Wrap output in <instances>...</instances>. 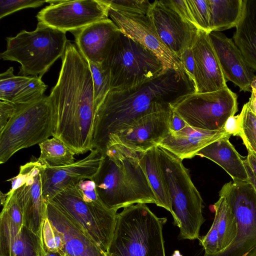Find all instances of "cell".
I'll return each instance as SVG.
<instances>
[{
    "instance_id": "6da1fadb",
    "label": "cell",
    "mask_w": 256,
    "mask_h": 256,
    "mask_svg": "<svg viewBox=\"0 0 256 256\" xmlns=\"http://www.w3.org/2000/svg\"><path fill=\"white\" fill-rule=\"evenodd\" d=\"M58 82L48 96L52 106V137L76 154L92 148L96 116L93 82L88 61L76 45L68 41L61 58Z\"/></svg>"
},
{
    "instance_id": "7a4b0ae2",
    "label": "cell",
    "mask_w": 256,
    "mask_h": 256,
    "mask_svg": "<svg viewBox=\"0 0 256 256\" xmlns=\"http://www.w3.org/2000/svg\"><path fill=\"white\" fill-rule=\"evenodd\" d=\"M195 87L185 72L174 69L140 84L110 90L96 116L92 148L105 151L109 141L143 115L166 108L190 94Z\"/></svg>"
},
{
    "instance_id": "3957f363",
    "label": "cell",
    "mask_w": 256,
    "mask_h": 256,
    "mask_svg": "<svg viewBox=\"0 0 256 256\" xmlns=\"http://www.w3.org/2000/svg\"><path fill=\"white\" fill-rule=\"evenodd\" d=\"M144 152L115 144L102 154L99 168L91 180L107 208L117 211L136 204H156L142 160Z\"/></svg>"
},
{
    "instance_id": "277c9868",
    "label": "cell",
    "mask_w": 256,
    "mask_h": 256,
    "mask_svg": "<svg viewBox=\"0 0 256 256\" xmlns=\"http://www.w3.org/2000/svg\"><path fill=\"white\" fill-rule=\"evenodd\" d=\"M166 220L144 204L124 208L117 214L108 256H166L162 228Z\"/></svg>"
},
{
    "instance_id": "5b68a950",
    "label": "cell",
    "mask_w": 256,
    "mask_h": 256,
    "mask_svg": "<svg viewBox=\"0 0 256 256\" xmlns=\"http://www.w3.org/2000/svg\"><path fill=\"white\" fill-rule=\"evenodd\" d=\"M157 150L171 198L174 224L180 229L178 239H198L201 226L205 221L200 193L182 160L160 146H157Z\"/></svg>"
},
{
    "instance_id": "8992f818",
    "label": "cell",
    "mask_w": 256,
    "mask_h": 256,
    "mask_svg": "<svg viewBox=\"0 0 256 256\" xmlns=\"http://www.w3.org/2000/svg\"><path fill=\"white\" fill-rule=\"evenodd\" d=\"M6 49L0 56L4 60L20 64L18 74L42 78L64 53L68 42L66 32L38 22L30 32L20 31L7 37Z\"/></svg>"
},
{
    "instance_id": "52a82bcc",
    "label": "cell",
    "mask_w": 256,
    "mask_h": 256,
    "mask_svg": "<svg viewBox=\"0 0 256 256\" xmlns=\"http://www.w3.org/2000/svg\"><path fill=\"white\" fill-rule=\"evenodd\" d=\"M54 127L53 109L48 96L18 105L0 131V164L6 162L18 150L52 136Z\"/></svg>"
},
{
    "instance_id": "ba28073f",
    "label": "cell",
    "mask_w": 256,
    "mask_h": 256,
    "mask_svg": "<svg viewBox=\"0 0 256 256\" xmlns=\"http://www.w3.org/2000/svg\"><path fill=\"white\" fill-rule=\"evenodd\" d=\"M101 65L110 74V90L140 84L164 71L154 53L121 32Z\"/></svg>"
},
{
    "instance_id": "9c48e42d",
    "label": "cell",
    "mask_w": 256,
    "mask_h": 256,
    "mask_svg": "<svg viewBox=\"0 0 256 256\" xmlns=\"http://www.w3.org/2000/svg\"><path fill=\"white\" fill-rule=\"evenodd\" d=\"M70 184L50 201L68 214L107 253L114 234L117 211L86 202L77 184Z\"/></svg>"
},
{
    "instance_id": "30bf717a",
    "label": "cell",
    "mask_w": 256,
    "mask_h": 256,
    "mask_svg": "<svg viewBox=\"0 0 256 256\" xmlns=\"http://www.w3.org/2000/svg\"><path fill=\"white\" fill-rule=\"evenodd\" d=\"M190 126L208 130L223 129L238 111L236 94L226 86L218 91L188 94L170 104Z\"/></svg>"
},
{
    "instance_id": "8fae6325",
    "label": "cell",
    "mask_w": 256,
    "mask_h": 256,
    "mask_svg": "<svg viewBox=\"0 0 256 256\" xmlns=\"http://www.w3.org/2000/svg\"><path fill=\"white\" fill-rule=\"evenodd\" d=\"M41 238L43 250L64 256H108L72 218L51 202H46Z\"/></svg>"
},
{
    "instance_id": "7c38bea8",
    "label": "cell",
    "mask_w": 256,
    "mask_h": 256,
    "mask_svg": "<svg viewBox=\"0 0 256 256\" xmlns=\"http://www.w3.org/2000/svg\"><path fill=\"white\" fill-rule=\"evenodd\" d=\"M238 226L237 237L224 251L211 256H245L256 246V193L248 182L233 180L222 188Z\"/></svg>"
},
{
    "instance_id": "4fadbf2b",
    "label": "cell",
    "mask_w": 256,
    "mask_h": 256,
    "mask_svg": "<svg viewBox=\"0 0 256 256\" xmlns=\"http://www.w3.org/2000/svg\"><path fill=\"white\" fill-rule=\"evenodd\" d=\"M42 168L43 164L32 156L29 162L20 166L17 176L6 180L11 183L7 193L14 195L22 215L24 225L40 238L46 210L42 193Z\"/></svg>"
},
{
    "instance_id": "5bb4252c",
    "label": "cell",
    "mask_w": 256,
    "mask_h": 256,
    "mask_svg": "<svg viewBox=\"0 0 256 256\" xmlns=\"http://www.w3.org/2000/svg\"><path fill=\"white\" fill-rule=\"evenodd\" d=\"M46 1L50 5L38 12V22L66 32L78 30L109 16V6L104 0Z\"/></svg>"
},
{
    "instance_id": "9a60e30c",
    "label": "cell",
    "mask_w": 256,
    "mask_h": 256,
    "mask_svg": "<svg viewBox=\"0 0 256 256\" xmlns=\"http://www.w3.org/2000/svg\"><path fill=\"white\" fill-rule=\"evenodd\" d=\"M108 16L122 33L154 53L161 62L164 70L174 69L185 72L180 59L160 40L148 14L120 11L109 7Z\"/></svg>"
},
{
    "instance_id": "2e32d148",
    "label": "cell",
    "mask_w": 256,
    "mask_h": 256,
    "mask_svg": "<svg viewBox=\"0 0 256 256\" xmlns=\"http://www.w3.org/2000/svg\"><path fill=\"white\" fill-rule=\"evenodd\" d=\"M147 14L160 40L178 58L186 49L192 48L198 29L185 22L164 0L152 3Z\"/></svg>"
},
{
    "instance_id": "e0dca14e",
    "label": "cell",
    "mask_w": 256,
    "mask_h": 256,
    "mask_svg": "<svg viewBox=\"0 0 256 256\" xmlns=\"http://www.w3.org/2000/svg\"><path fill=\"white\" fill-rule=\"evenodd\" d=\"M172 113L170 106L143 115L127 129L112 138L106 149L115 144L141 152L158 146L170 132Z\"/></svg>"
},
{
    "instance_id": "ac0fdd59",
    "label": "cell",
    "mask_w": 256,
    "mask_h": 256,
    "mask_svg": "<svg viewBox=\"0 0 256 256\" xmlns=\"http://www.w3.org/2000/svg\"><path fill=\"white\" fill-rule=\"evenodd\" d=\"M102 158L98 150L92 149L86 156L70 164L52 167L40 162L43 164L42 193L46 202L51 201L70 184L82 180H92Z\"/></svg>"
},
{
    "instance_id": "d6986e66",
    "label": "cell",
    "mask_w": 256,
    "mask_h": 256,
    "mask_svg": "<svg viewBox=\"0 0 256 256\" xmlns=\"http://www.w3.org/2000/svg\"><path fill=\"white\" fill-rule=\"evenodd\" d=\"M192 49L195 62V93L214 92L228 86L209 34L198 30Z\"/></svg>"
},
{
    "instance_id": "ffe728a7",
    "label": "cell",
    "mask_w": 256,
    "mask_h": 256,
    "mask_svg": "<svg viewBox=\"0 0 256 256\" xmlns=\"http://www.w3.org/2000/svg\"><path fill=\"white\" fill-rule=\"evenodd\" d=\"M41 238L4 209L0 215V256H42Z\"/></svg>"
},
{
    "instance_id": "44dd1931",
    "label": "cell",
    "mask_w": 256,
    "mask_h": 256,
    "mask_svg": "<svg viewBox=\"0 0 256 256\" xmlns=\"http://www.w3.org/2000/svg\"><path fill=\"white\" fill-rule=\"evenodd\" d=\"M209 36L226 79L240 90L251 92L256 76L234 42L220 32L212 31Z\"/></svg>"
},
{
    "instance_id": "7402d4cb",
    "label": "cell",
    "mask_w": 256,
    "mask_h": 256,
    "mask_svg": "<svg viewBox=\"0 0 256 256\" xmlns=\"http://www.w3.org/2000/svg\"><path fill=\"white\" fill-rule=\"evenodd\" d=\"M120 32L114 22L108 18L71 32L85 59L101 64Z\"/></svg>"
},
{
    "instance_id": "603a6c76",
    "label": "cell",
    "mask_w": 256,
    "mask_h": 256,
    "mask_svg": "<svg viewBox=\"0 0 256 256\" xmlns=\"http://www.w3.org/2000/svg\"><path fill=\"white\" fill-rule=\"evenodd\" d=\"M226 136H230L224 128L208 130L188 126L178 132H170L158 146L182 160L192 158L203 148Z\"/></svg>"
},
{
    "instance_id": "cb8c5ba5",
    "label": "cell",
    "mask_w": 256,
    "mask_h": 256,
    "mask_svg": "<svg viewBox=\"0 0 256 256\" xmlns=\"http://www.w3.org/2000/svg\"><path fill=\"white\" fill-rule=\"evenodd\" d=\"M9 68L0 74V100L14 104L32 102L43 96L48 86L38 76H16Z\"/></svg>"
},
{
    "instance_id": "d4e9b609",
    "label": "cell",
    "mask_w": 256,
    "mask_h": 256,
    "mask_svg": "<svg viewBox=\"0 0 256 256\" xmlns=\"http://www.w3.org/2000/svg\"><path fill=\"white\" fill-rule=\"evenodd\" d=\"M230 136L220 138L200 150L196 154L221 166L233 180L249 182L242 156L230 142Z\"/></svg>"
},
{
    "instance_id": "484cf974",
    "label": "cell",
    "mask_w": 256,
    "mask_h": 256,
    "mask_svg": "<svg viewBox=\"0 0 256 256\" xmlns=\"http://www.w3.org/2000/svg\"><path fill=\"white\" fill-rule=\"evenodd\" d=\"M233 38L250 67L256 70V0H242Z\"/></svg>"
},
{
    "instance_id": "4316f807",
    "label": "cell",
    "mask_w": 256,
    "mask_h": 256,
    "mask_svg": "<svg viewBox=\"0 0 256 256\" xmlns=\"http://www.w3.org/2000/svg\"><path fill=\"white\" fill-rule=\"evenodd\" d=\"M142 160L149 183L156 198V205L165 208L173 216L169 190L158 162L157 146L144 152Z\"/></svg>"
},
{
    "instance_id": "83f0119b",
    "label": "cell",
    "mask_w": 256,
    "mask_h": 256,
    "mask_svg": "<svg viewBox=\"0 0 256 256\" xmlns=\"http://www.w3.org/2000/svg\"><path fill=\"white\" fill-rule=\"evenodd\" d=\"M208 1L212 32H221L236 26L241 16L242 0Z\"/></svg>"
},
{
    "instance_id": "f1b7e54d",
    "label": "cell",
    "mask_w": 256,
    "mask_h": 256,
    "mask_svg": "<svg viewBox=\"0 0 256 256\" xmlns=\"http://www.w3.org/2000/svg\"><path fill=\"white\" fill-rule=\"evenodd\" d=\"M213 206L215 211L214 219L216 221L218 232L219 253H220L226 250L236 239L238 226L224 195L219 192V198Z\"/></svg>"
},
{
    "instance_id": "f546056e",
    "label": "cell",
    "mask_w": 256,
    "mask_h": 256,
    "mask_svg": "<svg viewBox=\"0 0 256 256\" xmlns=\"http://www.w3.org/2000/svg\"><path fill=\"white\" fill-rule=\"evenodd\" d=\"M38 160L52 167L70 164L75 162V153L62 140L52 137L40 144Z\"/></svg>"
},
{
    "instance_id": "4dcf8cb0",
    "label": "cell",
    "mask_w": 256,
    "mask_h": 256,
    "mask_svg": "<svg viewBox=\"0 0 256 256\" xmlns=\"http://www.w3.org/2000/svg\"><path fill=\"white\" fill-rule=\"evenodd\" d=\"M88 64L93 82L94 106L98 111L110 90V74L100 64L90 62Z\"/></svg>"
},
{
    "instance_id": "1f68e13d",
    "label": "cell",
    "mask_w": 256,
    "mask_h": 256,
    "mask_svg": "<svg viewBox=\"0 0 256 256\" xmlns=\"http://www.w3.org/2000/svg\"><path fill=\"white\" fill-rule=\"evenodd\" d=\"M242 130L240 136L247 150L256 154V116L244 104L241 111Z\"/></svg>"
},
{
    "instance_id": "d6a6232c",
    "label": "cell",
    "mask_w": 256,
    "mask_h": 256,
    "mask_svg": "<svg viewBox=\"0 0 256 256\" xmlns=\"http://www.w3.org/2000/svg\"><path fill=\"white\" fill-rule=\"evenodd\" d=\"M187 2L198 28L210 34L212 30L208 0H187Z\"/></svg>"
},
{
    "instance_id": "836d02e7",
    "label": "cell",
    "mask_w": 256,
    "mask_h": 256,
    "mask_svg": "<svg viewBox=\"0 0 256 256\" xmlns=\"http://www.w3.org/2000/svg\"><path fill=\"white\" fill-rule=\"evenodd\" d=\"M109 7L120 11L147 14L151 4L148 0H104Z\"/></svg>"
},
{
    "instance_id": "e575fe53",
    "label": "cell",
    "mask_w": 256,
    "mask_h": 256,
    "mask_svg": "<svg viewBox=\"0 0 256 256\" xmlns=\"http://www.w3.org/2000/svg\"><path fill=\"white\" fill-rule=\"evenodd\" d=\"M45 2L46 0H0V18L22 9L40 6Z\"/></svg>"
},
{
    "instance_id": "d590c367",
    "label": "cell",
    "mask_w": 256,
    "mask_h": 256,
    "mask_svg": "<svg viewBox=\"0 0 256 256\" xmlns=\"http://www.w3.org/2000/svg\"><path fill=\"white\" fill-rule=\"evenodd\" d=\"M200 244L203 247L205 254L211 256L220 252L218 232L216 221L215 219L208 233L198 238Z\"/></svg>"
},
{
    "instance_id": "8d00e7d4",
    "label": "cell",
    "mask_w": 256,
    "mask_h": 256,
    "mask_svg": "<svg viewBox=\"0 0 256 256\" xmlns=\"http://www.w3.org/2000/svg\"><path fill=\"white\" fill-rule=\"evenodd\" d=\"M77 186L82 198L86 202L96 204H102L98 195L94 183L92 180H80L77 184Z\"/></svg>"
},
{
    "instance_id": "74e56055",
    "label": "cell",
    "mask_w": 256,
    "mask_h": 256,
    "mask_svg": "<svg viewBox=\"0 0 256 256\" xmlns=\"http://www.w3.org/2000/svg\"><path fill=\"white\" fill-rule=\"evenodd\" d=\"M164 1L167 5L174 10L185 22L196 27L187 0H164Z\"/></svg>"
},
{
    "instance_id": "f35d334b",
    "label": "cell",
    "mask_w": 256,
    "mask_h": 256,
    "mask_svg": "<svg viewBox=\"0 0 256 256\" xmlns=\"http://www.w3.org/2000/svg\"><path fill=\"white\" fill-rule=\"evenodd\" d=\"M179 58L185 72L194 86L195 62L192 48L186 49Z\"/></svg>"
},
{
    "instance_id": "ab89813d",
    "label": "cell",
    "mask_w": 256,
    "mask_h": 256,
    "mask_svg": "<svg viewBox=\"0 0 256 256\" xmlns=\"http://www.w3.org/2000/svg\"><path fill=\"white\" fill-rule=\"evenodd\" d=\"M18 105L6 102H0V131L6 124L8 120L16 111Z\"/></svg>"
},
{
    "instance_id": "60d3db41",
    "label": "cell",
    "mask_w": 256,
    "mask_h": 256,
    "mask_svg": "<svg viewBox=\"0 0 256 256\" xmlns=\"http://www.w3.org/2000/svg\"><path fill=\"white\" fill-rule=\"evenodd\" d=\"M224 130L230 136H239L242 130V114L230 117L225 122Z\"/></svg>"
},
{
    "instance_id": "b9f144b4",
    "label": "cell",
    "mask_w": 256,
    "mask_h": 256,
    "mask_svg": "<svg viewBox=\"0 0 256 256\" xmlns=\"http://www.w3.org/2000/svg\"><path fill=\"white\" fill-rule=\"evenodd\" d=\"M189 125L175 111L172 109V113L170 120V132L180 131Z\"/></svg>"
},
{
    "instance_id": "7bdbcfd3",
    "label": "cell",
    "mask_w": 256,
    "mask_h": 256,
    "mask_svg": "<svg viewBox=\"0 0 256 256\" xmlns=\"http://www.w3.org/2000/svg\"><path fill=\"white\" fill-rule=\"evenodd\" d=\"M247 150L248 154L246 157V160L256 178V154L249 150Z\"/></svg>"
},
{
    "instance_id": "ee69618b",
    "label": "cell",
    "mask_w": 256,
    "mask_h": 256,
    "mask_svg": "<svg viewBox=\"0 0 256 256\" xmlns=\"http://www.w3.org/2000/svg\"><path fill=\"white\" fill-rule=\"evenodd\" d=\"M244 162L248 175L249 182L252 184L256 193V178L250 168L246 158L244 160Z\"/></svg>"
},
{
    "instance_id": "f6af8a7d",
    "label": "cell",
    "mask_w": 256,
    "mask_h": 256,
    "mask_svg": "<svg viewBox=\"0 0 256 256\" xmlns=\"http://www.w3.org/2000/svg\"><path fill=\"white\" fill-rule=\"evenodd\" d=\"M250 97L247 103L252 112L256 116V90L252 88Z\"/></svg>"
},
{
    "instance_id": "bcb514c9",
    "label": "cell",
    "mask_w": 256,
    "mask_h": 256,
    "mask_svg": "<svg viewBox=\"0 0 256 256\" xmlns=\"http://www.w3.org/2000/svg\"><path fill=\"white\" fill-rule=\"evenodd\" d=\"M42 256H64L58 252L44 250Z\"/></svg>"
},
{
    "instance_id": "7dc6e473",
    "label": "cell",
    "mask_w": 256,
    "mask_h": 256,
    "mask_svg": "<svg viewBox=\"0 0 256 256\" xmlns=\"http://www.w3.org/2000/svg\"><path fill=\"white\" fill-rule=\"evenodd\" d=\"M0 204L1 205L3 206L6 200L7 194L6 193L4 194L2 192H0Z\"/></svg>"
},
{
    "instance_id": "c3c4849f",
    "label": "cell",
    "mask_w": 256,
    "mask_h": 256,
    "mask_svg": "<svg viewBox=\"0 0 256 256\" xmlns=\"http://www.w3.org/2000/svg\"><path fill=\"white\" fill-rule=\"evenodd\" d=\"M245 256H256V246Z\"/></svg>"
},
{
    "instance_id": "681fc988",
    "label": "cell",
    "mask_w": 256,
    "mask_h": 256,
    "mask_svg": "<svg viewBox=\"0 0 256 256\" xmlns=\"http://www.w3.org/2000/svg\"><path fill=\"white\" fill-rule=\"evenodd\" d=\"M251 88L256 90V76L251 84Z\"/></svg>"
}]
</instances>
